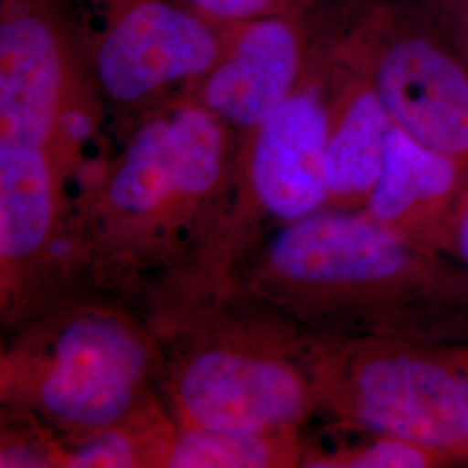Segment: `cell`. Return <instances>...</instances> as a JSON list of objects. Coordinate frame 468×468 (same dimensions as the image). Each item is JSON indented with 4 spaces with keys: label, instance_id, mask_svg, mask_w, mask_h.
<instances>
[{
    "label": "cell",
    "instance_id": "1",
    "mask_svg": "<svg viewBox=\"0 0 468 468\" xmlns=\"http://www.w3.org/2000/svg\"><path fill=\"white\" fill-rule=\"evenodd\" d=\"M274 293L321 336L468 344V271L365 210L326 207L272 236Z\"/></svg>",
    "mask_w": 468,
    "mask_h": 468
},
{
    "label": "cell",
    "instance_id": "2",
    "mask_svg": "<svg viewBox=\"0 0 468 468\" xmlns=\"http://www.w3.org/2000/svg\"><path fill=\"white\" fill-rule=\"evenodd\" d=\"M305 365L319 406L369 434L468 452V344L321 336Z\"/></svg>",
    "mask_w": 468,
    "mask_h": 468
},
{
    "label": "cell",
    "instance_id": "3",
    "mask_svg": "<svg viewBox=\"0 0 468 468\" xmlns=\"http://www.w3.org/2000/svg\"><path fill=\"white\" fill-rule=\"evenodd\" d=\"M27 394L58 427L90 434L123 423L150 371L144 336L104 311H85L54 330L38 356Z\"/></svg>",
    "mask_w": 468,
    "mask_h": 468
},
{
    "label": "cell",
    "instance_id": "4",
    "mask_svg": "<svg viewBox=\"0 0 468 468\" xmlns=\"http://www.w3.org/2000/svg\"><path fill=\"white\" fill-rule=\"evenodd\" d=\"M176 398L186 425L239 435L292 434L319 406L307 365L222 347L189 359Z\"/></svg>",
    "mask_w": 468,
    "mask_h": 468
},
{
    "label": "cell",
    "instance_id": "5",
    "mask_svg": "<svg viewBox=\"0 0 468 468\" xmlns=\"http://www.w3.org/2000/svg\"><path fill=\"white\" fill-rule=\"evenodd\" d=\"M224 133L207 106L187 104L135 133L108 185L118 218L156 220L208 197L220 179Z\"/></svg>",
    "mask_w": 468,
    "mask_h": 468
},
{
    "label": "cell",
    "instance_id": "6",
    "mask_svg": "<svg viewBox=\"0 0 468 468\" xmlns=\"http://www.w3.org/2000/svg\"><path fill=\"white\" fill-rule=\"evenodd\" d=\"M394 125L468 160V67L429 35H404L378 56L371 82Z\"/></svg>",
    "mask_w": 468,
    "mask_h": 468
},
{
    "label": "cell",
    "instance_id": "7",
    "mask_svg": "<svg viewBox=\"0 0 468 468\" xmlns=\"http://www.w3.org/2000/svg\"><path fill=\"white\" fill-rule=\"evenodd\" d=\"M218 56V38L198 17L164 2H143L106 34L96 71L112 100L137 102L208 71Z\"/></svg>",
    "mask_w": 468,
    "mask_h": 468
},
{
    "label": "cell",
    "instance_id": "8",
    "mask_svg": "<svg viewBox=\"0 0 468 468\" xmlns=\"http://www.w3.org/2000/svg\"><path fill=\"white\" fill-rule=\"evenodd\" d=\"M467 195L468 160L432 150L394 125L382 172L363 210L408 243L448 257Z\"/></svg>",
    "mask_w": 468,
    "mask_h": 468
},
{
    "label": "cell",
    "instance_id": "9",
    "mask_svg": "<svg viewBox=\"0 0 468 468\" xmlns=\"http://www.w3.org/2000/svg\"><path fill=\"white\" fill-rule=\"evenodd\" d=\"M328 133L330 110L313 89H297L257 127L251 191L271 218L293 222L328 207Z\"/></svg>",
    "mask_w": 468,
    "mask_h": 468
},
{
    "label": "cell",
    "instance_id": "10",
    "mask_svg": "<svg viewBox=\"0 0 468 468\" xmlns=\"http://www.w3.org/2000/svg\"><path fill=\"white\" fill-rule=\"evenodd\" d=\"M63 56L48 23L17 15L0 27V143L48 148L63 113Z\"/></svg>",
    "mask_w": 468,
    "mask_h": 468
},
{
    "label": "cell",
    "instance_id": "11",
    "mask_svg": "<svg viewBox=\"0 0 468 468\" xmlns=\"http://www.w3.org/2000/svg\"><path fill=\"white\" fill-rule=\"evenodd\" d=\"M301 48L278 19L251 23L208 77L203 102L220 120L257 129L297 89Z\"/></svg>",
    "mask_w": 468,
    "mask_h": 468
},
{
    "label": "cell",
    "instance_id": "12",
    "mask_svg": "<svg viewBox=\"0 0 468 468\" xmlns=\"http://www.w3.org/2000/svg\"><path fill=\"white\" fill-rule=\"evenodd\" d=\"M392 127L394 122L371 84L356 85L330 110L324 160L328 207H367L382 172Z\"/></svg>",
    "mask_w": 468,
    "mask_h": 468
},
{
    "label": "cell",
    "instance_id": "13",
    "mask_svg": "<svg viewBox=\"0 0 468 468\" xmlns=\"http://www.w3.org/2000/svg\"><path fill=\"white\" fill-rule=\"evenodd\" d=\"M58 183L46 148L0 143V255L4 271L49 243Z\"/></svg>",
    "mask_w": 468,
    "mask_h": 468
},
{
    "label": "cell",
    "instance_id": "14",
    "mask_svg": "<svg viewBox=\"0 0 468 468\" xmlns=\"http://www.w3.org/2000/svg\"><path fill=\"white\" fill-rule=\"evenodd\" d=\"M299 448L290 434H224L186 425L164 452V467L264 468L299 462Z\"/></svg>",
    "mask_w": 468,
    "mask_h": 468
},
{
    "label": "cell",
    "instance_id": "15",
    "mask_svg": "<svg viewBox=\"0 0 468 468\" xmlns=\"http://www.w3.org/2000/svg\"><path fill=\"white\" fill-rule=\"evenodd\" d=\"M305 462V467L316 468H437L452 465L454 458L413 441L371 434L368 442L330 454H313Z\"/></svg>",
    "mask_w": 468,
    "mask_h": 468
},
{
    "label": "cell",
    "instance_id": "16",
    "mask_svg": "<svg viewBox=\"0 0 468 468\" xmlns=\"http://www.w3.org/2000/svg\"><path fill=\"white\" fill-rule=\"evenodd\" d=\"M141 442L133 431L122 423L82 435V439L68 448L59 458V465L73 468H127L144 465Z\"/></svg>",
    "mask_w": 468,
    "mask_h": 468
},
{
    "label": "cell",
    "instance_id": "17",
    "mask_svg": "<svg viewBox=\"0 0 468 468\" xmlns=\"http://www.w3.org/2000/svg\"><path fill=\"white\" fill-rule=\"evenodd\" d=\"M201 11L224 19H239L266 11L274 0H193Z\"/></svg>",
    "mask_w": 468,
    "mask_h": 468
},
{
    "label": "cell",
    "instance_id": "18",
    "mask_svg": "<svg viewBox=\"0 0 468 468\" xmlns=\"http://www.w3.org/2000/svg\"><path fill=\"white\" fill-rule=\"evenodd\" d=\"M50 458L42 448L32 444H7L2 448L0 467H49Z\"/></svg>",
    "mask_w": 468,
    "mask_h": 468
},
{
    "label": "cell",
    "instance_id": "19",
    "mask_svg": "<svg viewBox=\"0 0 468 468\" xmlns=\"http://www.w3.org/2000/svg\"><path fill=\"white\" fill-rule=\"evenodd\" d=\"M448 257L468 271V195L452 228Z\"/></svg>",
    "mask_w": 468,
    "mask_h": 468
},
{
    "label": "cell",
    "instance_id": "20",
    "mask_svg": "<svg viewBox=\"0 0 468 468\" xmlns=\"http://www.w3.org/2000/svg\"><path fill=\"white\" fill-rule=\"evenodd\" d=\"M58 131L65 133L73 141H80L90 134V118L77 110L63 112L58 122Z\"/></svg>",
    "mask_w": 468,
    "mask_h": 468
},
{
    "label": "cell",
    "instance_id": "21",
    "mask_svg": "<svg viewBox=\"0 0 468 468\" xmlns=\"http://www.w3.org/2000/svg\"><path fill=\"white\" fill-rule=\"evenodd\" d=\"M463 35H465V46H463V59L468 67V7L465 16H463Z\"/></svg>",
    "mask_w": 468,
    "mask_h": 468
},
{
    "label": "cell",
    "instance_id": "22",
    "mask_svg": "<svg viewBox=\"0 0 468 468\" xmlns=\"http://www.w3.org/2000/svg\"><path fill=\"white\" fill-rule=\"evenodd\" d=\"M462 463H467L468 465V452H465V456H463V462Z\"/></svg>",
    "mask_w": 468,
    "mask_h": 468
}]
</instances>
